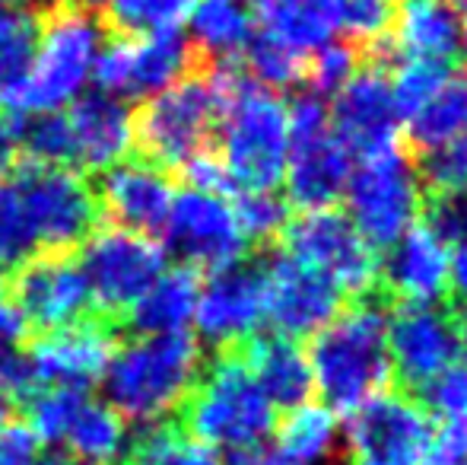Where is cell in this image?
<instances>
[{
  "mask_svg": "<svg viewBox=\"0 0 467 465\" xmlns=\"http://www.w3.org/2000/svg\"><path fill=\"white\" fill-rule=\"evenodd\" d=\"M239 77L235 64H197L169 90L143 100L130 118V153L179 175L194 156L213 150Z\"/></svg>",
  "mask_w": 467,
  "mask_h": 465,
  "instance_id": "6da1fadb",
  "label": "cell"
},
{
  "mask_svg": "<svg viewBox=\"0 0 467 465\" xmlns=\"http://www.w3.org/2000/svg\"><path fill=\"white\" fill-rule=\"evenodd\" d=\"M308 370L312 386L334 415H353L388 392L391 357H388V310L379 297H359L353 306L312 335Z\"/></svg>",
  "mask_w": 467,
  "mask_h": 465,
  "instance_id": "7a4b0ae2",
  "label": "cell"
},
{
  "mask_svg": "<svg viewBox=\"0 0 467 465\" xmlns=\"http://www.w3.org/2000/svg\"><path fill=\"white\" fill-rule=\"evenodd\" d=\"M179 428L188 437L229 453L261 449V443L277 430V408L254 383L242 344L216 351V357L201 366L185 402L179 405Z\"/></svg>",
  "mask_w": 467,
  "mask_h": 465,
  "instance_id": "3957f363",
  "label": "cell"
},
{
  "mask_svg": "<svg viewBox=\"0 0 467 465\" xmlns=\"http://www.w3.org/2000/svg\"><path fill=\"white\" fill-rule=\"evenodd\" d=\"M109 26L102 10L80 4L51 0L42 6V42L32 70L16 90L0 96V112L32 115L57 112L77 100L83 83L93 74V64L109 42Z\"/></svg>",
  "mask_w": 467,
  "mask_h": 465,
  "instance_id": "277c9868",
  "label": "cell"
},
{
  "mask_svg": "<svg viewBox=\"0 0 467 465\" xmlns=\"http://www.w3.org/2000/svg\"><path fill=\"white\" fill-rule=\"evenodd\" d=\"M197 373L201 344L188 332L121 342L102 373L105 405L124 421L153 424L179 411Z\"/></svg>",
  "mask_w": 467,
  "mask_h": 465,
  "instance_id": "5b68a950",
  "label": "cell"
},
{
  "mask_svg": "<svg viewBox=\"0 0 467 465\" xmlns=\"http://www.w3.org/2000/svg\"><path fill=\"white\" fill-rule=\"evenodd\" d=\"M220 160L235 192H274L283 182L289 156L286 106L277 93L239 77L220 118Z\"/></svg>",
  "mask_w": 467,
  "mask_h": 465,
  "instance_id": "8992f818",
  "label": "cell"
},
{
  "mask_svg": "<svg viewBox=\"0 0 467 465\" xmlns=\"http://www.w3.org/2000/svg\"><path fill=\"white\" fill-rule=\"evenodd\" d=\"M38 255H77L83 242L102 227V211L87 175L77 169L36 166L19 160L10 173Z\"/></svg>",
  "mask_w": 467,
  "mask_h": 465,
  "instance_id": "52a82bcc",
  "label": "cell"
},
{
  "mask_svg": "<svg viewBox=\"0 0 467 465\" xmlns=\"http://www.w3.org/2000/svg\"><path fill=\"white\" fill-rule=\"evenodd\" d=\"M344 195L347 217L369 248H391L423 211V179L400 143L363 156Z\"/></svg>",
  "mask_w": 467,
  "mask_h": 465,
  "instance_id": "ba28073f",
  "label": "cell"
},
{
  "mask_svg": "<svg viewBox=\"0 0 467 465\" xmlns=\"http://www.w3.org/2000/svg\"><path fill=\"white\" fill-rule=\"evenodd\" d=\"M289 156H286V192L289 201L306 211H327L344 198L353 173V153L340 143L331 128V112L318 96L306 93L286 109Z\"/></svg>",
  "mask_w": 467,
  "mask_h": 465,
  "instance_id": "9c48e42d",
  "label": "cell"
},
{
  "mask_svg": "<svg viewBox=\"0 0 467 465\" xmlns=\"http://www.w3.org/2000/svg\"><path fill=\"white\" fill-rule=\"evenodd\" d=\"M286 255L299 261L302 268L315 271L344 293L353 297H369L379 284V259L375 248L366 246V239L357 233L350 217L334 207L327 211H306L296 220H289L280 233Z\"/></svg>",
  "mask_w": 467,
  "mask_h": 465,
  "instance_id": "30bf717a",
  "label": "cell"
},
{
  "mask_svg": "<svg viewBox=\"0 0 467 465\" xmlns=\"http://www.w3.org/2000/svg\"><path fill=\"white\" fill-rule=\"evenodd\" d=\"M77 265L89 284L96 312L118 322L162 274L166 252L147 236L99 227L80 246Z\"/></svg>",
  "mask_w": 467,
  "mask_h": 465,
  "instance_id": "8fae6325",
  "label": "cell"
},
{
  "mask_svg": "<svg viewBox=\"0 0 467 465\" xmlns=\"http://www.w3.org/2000/svg\"><path fill=\"white\" fill-rule=\"evenodd\" d=\"M4 297L23 316L29 338L48 335L96 312L77 255H32L6 274Z\"/></svg>",
  "mask_w": 467,
  "mask_h": 465,
  "instance_id": "7c38bea8",
  "label": "cell"
},
{
  "mask_svg": "<svg viewBox=\"0 0 467 465\" xmlns=\"http://www.w3.org/2000/svg\"><path fill=\"white\" fill-rule=\"evenodd\" d=\"M162 242L166 252L191 271H220L239 261L248 248L233 207L220 195L194 188L175 195Z\"/></svg>",
  "mask_w": 467,
  "mask_h": 465,
  "instance_id": "4fadbf2b",
  "label": "cell"
},
{
  "mask_svg": "<svg viewBox=\"0 0 467 465\" xmlns=\"http://www.w3.org/2000/svg\"><path fill=\"white\" fill-rule=\"evenodd\" d=\"M89 185L102 211V227L147 236V239L166 230L175 201V175L156 163L128 153L115 166L99 173Z\"/></svg>",
  "mask_w": 467,
  "mask_h": 465,
  "instance_id": "5bb4252c",
  "label": "cell"
},
{
  "mask_svg": "<svg viewBox=\"0 0 467 465\" xmlns=\"http://www.w3.org/2000/svg\"><path fill=\"white\" fill-rule=\"evenodd\" d=\"M197 335L216 351L239 348L265 322V261H233L210 271L194 306Z\"/></svg>",
  "mask_w": 467,
  "mask_h": 465,
  "instance_id": "9a60e30c",
  "label": "cell"
},
{
  "mask_svg": "<svg viewBox=\"0 0 467 465\" xmlns=\"http://www.w3.org/2000/svg\"><path fill=\"white\" fill-rule=\"evenodd\" d=\"M388 357L391 373L407 389L423 392L436 376L462 360V338L451 310L400 306L388 316Z\"/></svg>",
  "mask_w": 467,
  "mask_h": 465,
  "instance_id": "2e32d148",
  "label": "cell"
},
{
  "mask_svg": "<svg viewBox=\"0 0 467 465\" xmlns=\"http://www.w3.org/2000/svg\"><path fill=\"white\" fill-rule=\"evenodd\" d=\"M118 344H121V329L115 319L93 312L74 325L32 338L29 357L42 386L89 389L96 379H102Z\"/></svg>",
  "mask_w": 467,
  "mask_h": 465,
  "instance_id": "e0dca14e",
  "label": "cell"
},
{
  "mask_svg": "<svg viewBox=\"0 0 467 465\" xmlns=\"http://www.w3.org/2000/svg\"><path fill=\"white\" fill-rule=\"evenodd\" d=\"M430 430L423 405L400 392H381L350 415L347 443L359 462H420Z\"/></svg>",
  "mask_w": 467,
  "mask_h": 465,
  "instance_id": "ac0fdd59",
  "label": "cell"
},
{
  "mask_svg": "<svg viewBox=\"0 0 467 465\" xmlns=\"http://www.w3.org/2000/svg\"><path fill=\"white\" fill-rule=\"evenodd\" d=\"M340 312V291L289 255L265 261V319L277 335L299 342Z\"/></svg>",
  "mask_w": 467,
  "mask_h": 465,
  "instance_id": "d6986e66",
  "label": "cell"
},
{
  "mask_svg": "<svg viewBox=\"0 0 467 465\" xmlns=\"http://www.w3.org/2000/svg\"><path fill=\"white\" fill-rule=\"evenodd\" d=\"M331 112V128L350 153L369 156L379 150L398 147L400 115L391 96V80L379 64L359 68L337 90Z\"/></svg>",
  "mask_w": 467,
  "mask_h": 465,
  "instance_id": "ffe728a7",
  "label": "cell"
},
{
  "mask_svg": "<svg viewBox=\"0 0 467 465\" xmlns=\"http://www.w3.org/2000/svg\"><path fill=\"white\" fill-rule=\"evenodd\" d=\"M451 252L426 224H413L388 252L381 268L385 287L404 306H432L449 291Z\"/></svg>",
  "mask_w": 467,
  "mask_h": 465,
  "instance_id": "44dd1931",
  "label": "cell"
},
{
  "mask_svg": "<svg viewBox=\"0 0 467 465\" xmlns=\"http://www.w3.org/2000/svg\"><path fill=\"white\" fill-rule=\"evenodd\" d=\"M130 106L118 96L89 93L70 106L67 122L77 143V173L99 175L130 153Z\"/></svg>",
  "mask_w": 467,
  "mask_h": 465,
  "instance_id": "7402d4cb",
  "label": "cell"
},
{
  "mask_svg": "<svg viewBox=\"0 0 467 465\" xmlns=\"http://www.w3.org/2000/svg\"><path fill=\"white\" fill-rule=\"evenodd\" d=\"M385 48L388 58L449 64L462 51V13L449 0H404Z\"/></svg>",
  "mask_w": 467,
  "mask_h": 465,
  "instance_id": "603a6c76",
  "label": "cell"
},
{
  "mask_svg": "<svg viewBox=\"0 0 467 465\" xmlns=\"http://www.w3.org/2000/svg\"><path fill=\"white\" fill-rule=\"evenodd\" d=\"M197 64L203 61L194 55L188 36H182L179 29H162L143 38H128L121 100L124 96L150 100V96L169 90L175 80H182Z\"/></svg>",
  "mask_w": 467,
  "mask_h": 465,
  "instance_id": "cb8c5ba5",
  "label": "cell"
},
{
  "mask_svg": "<svg viewBox=\"0 0 467 465\" xmlns=\"http://www.w3.org/2000/svg\"><path fill=\"white\" fill-rule=\"evenodd\" d=\"M197 293H201L197 271L182 265H175L172 271H162L153 280V287L118 319L121 338L124 335L156 338V335H179V332H185L188 322L194 319Z\"/></svg>",
  "mask_w": 467,
  "mask_h": 465,
  "instance_id": "d4e9b609",
  "label": "cell"
},
{
  "mask_svg": "<svg viewBox=\"0 0 467 465\" xmlns=\"http://www.w3.org/2000/svg\"><path fill=\"white\" fill-rule=\"evenodd\" d=\"M242 357H245L248 370H252L254 383L267 396L274 408H299L308 405L312 396V370H308V357L299 348V342H289L283 335L274 338H248L242 344Z\"/></svg>",
  "mask_w": 467,
  "mask_h": 465,
  "instance_id": "484cf974",
  "label": "cell"
},
{
  "mask_svg": "<svg viewBox=\"0 0 467 465\" xmlns=\"http://www.w3.org/2000/svg\"><path fill=\"white\" fill-rule=\"evenodd\" d=\"M188 23V42L203 64H233L254 38V16L245 0H194Z\"/></svg>",
  "mask_w": 467,
  "mask_h": 465,
  "instance_id": "4316f807",
  "label": "cell"
},
{
  "mask_svg": "<svg viewBox=\"0 0 467 465\" xmlns=\"http://www.w3.org/2000/svg\"><path fill=\"white\" fill-rule=\"evenodd\" d=\"M261 32L308 58L337 32L331 0H261Z\"/></svg>",
  "mask_w": 467,
  "mask_h": 465,
  "instance_id": "83f0119b",
  "label": "cell"
},
{
  "mask_svg": "<svg viewBox=\"0 0 467 465\" xmlns=\"http://www.w3.org/2000/svg\"><path fill=\"white\" fill-rule=\"evenodd\" d=\"M340 424L325 405H299L286 411L277 428V449L274 456L283 465H325L337 453Z\"/></svg>",
  "mask_w": 467,
  "mask_h": 465,
  "instance_id": "f1b7e54d",
  "label": "cell"
},
{
  "mask_svg": "<svg viewBox=\"0 0 467 465\" xmlns=\"http://www.w3.org/2000/svg\"><path fill=\"white\" fill-rule=\"evenodd\" d=\"M61 447L70 453V460L87 465L115 462L128 449V421L118 411H111L105 402L87 398L74 421L64 430Z\"/></svg>",
  "mask_w": 467,
  "mask_h": 465,
  "instance_id": "f546056e",
  "label": "cell"
},
{
  "mask_svg": "<svg viewBox=\"0 0 467 465\" xmlns=\"http://www.w3.org/2000/svg\"><path fill=\"white\" fill-rule=\"evenodd\" d=\"M467 131V77L451 74L436 96L407 118V141L417 153L430 156Z\"/></svg>",
  "mask_w": 467,
  "mask_h": 465,
  "instance_id": "4dcf8cb0",
  "label": "cell"
},
{
  "mask_svg": "<svg viewBox=\"0 0 467 465\" xmlns=\"http://www.w3.org/2000/svg\"><path fill=\"white\" fill-rule=\"evenodd\" d=\"M42 42V6H0V96L29 77Z\"/></svg>",
  "mask_w": 467,
  "mask_h": 465,
  "instance_id": "1f68e13d",
  "label": "cell"
},
{
  "mask_svg": "<svg viewBox=\"0 0 467 465\" xmlns=\"http://www.w3.org/2000/svg\"><path fill=\"white\" fill-rule=\"evenodd\" d=\"M19 160L36 166L77 169V143L67 112H32L16 115Z\"/></svg>",
  "mask_w": 467,
  "mask_h": 465,
  "instance_id": "d6a6232c",
  "label": "cell"
},
{
  "mask_svg": "<svg viewBox=\"0 0 467 465\" xmlns=\"http://www.w3.org/2000/svg\"><path fill=\"white\" fill-rule=\"evenodd\" d=\"M194 0H105L102 19L111 36L143 38L162 29H179Z\"/></svg>",
  "mask_w": 467,
  "mask_h": 465,
  "instance_id": "836d02e7",
  "label": "cell"
},
{
  "mask_svg": "<svg viewBox=\"0 0 467 465\" xmlns=\"http://www.w3.org/2000/svg\"><path fill=\"white\" fill-rule=\"evenodd\" d=\"M134 465H223L216 449L188 437L179 424H153L134 440Z\"/></svg>",
  "mask_w": 467,
  "mask_h": 465,
  "instance_id": "e575fe53",
  "label": "cell"
},
{
  "mask_svg": "<svg viewBox=\"0 0 467 465\" xmlns=\"http://www.w3.org/2000/svg\"><path fill=\"white\" fill-rule=\"evenodd\" d=\"M331 13L334 29L372 51L391 36L398 0H331Z\"/></svg>",
  "mask_w": 467,
  "mask_h": 465,
  "instance_id": "d590c367",
  "label": "cell"
},
{
  "mask_svg": "<svg viewBox=\"0 0 467 465\" xmlns=\"http://www.w3.org/2000/svg\"><path fill=\"white\" fill-rule=\"evenodd\" d=\"M242 55H245V64H248V70H252L254 83L271 90V93L274 90L296 87V83H302V77H306V58L289 51L286 45L274 42L265 32H258Z\"/></svg>",
  "mask_w": 467,
  "mask_h": 465,
  "instance_id": "8d00e7d4",
  "label": "cell"
},
{
  "mask_svg": "<svg viewBox=\"0 0 467 465\" xmlns=\"http://www.w3.org/2000/svg\"><path fill=\"white\" fill-rule=\"evenodd\" d=\"M32 255H38L36 233H32L10 175H6V179H0V268L13 271Z\"/></svg>",
  "mask_w": 467,
  "mask_h": 465,
  "instance_id": "74e56055",
  "label": "cell"
},
{
  "mask_svg": "<svg viewBox=\"0 0 467 465\" xmlns=\"http://www.w3.org/2000/svg\"><path fill=\"white\" fill-rule=\"evenodd\" d=\"M451 77L449 64L436 61H400V68L391 77V96L398 106L400 122L417 115L432 96L442 90V83Z\"/></svg>",
  "mask_w": 467,
  "mask_h": 465,
  "instance_id": "f35d334b",
  "label": "cell"
},
{
  "mask_svg": "<svg viewBox=\"0 0 467 465\" xmlns=\"http://www.w3.org/2000/svg\"><path fill=\"white\" fill-rule=\"evenodd\" d=\"M233 214L239 220V230L245 242H271L289 224L286 201L274 192H235Z\"/></svg>",
  "mask_w": 467,
  "mask_h": 465,
  "instance_id": "ab89813d",
  "label": "cell"
},
{
  "mask_svg": "<svg viewBox=\"0 0 467 465\" xmlns=\"http://www.w3.org/2000/svg\"><path fill=\"white\" fill-rule=\"evenodd\" d=\"M359 70V48L350 42H327L306 58V77L302 83L312 87V96L337 93L347 80Z\"/></svg>",
  "mask_w": 467,
  "mask_h": 465,
  "instance_id": "60d3db41",
  "label": "cell"
},
{
  "mask_svg": "<svg viewBox=\"0 0 467 465\" xmlns=\"http://www.w3.org/2000/svg\"><path fill=\"white\" fill-rule=\"evenodd\" d=\"M420 179L432 188V195L467 192V131L462 137H455L451 143H445L442 150L423 156Z\"/></svg>",
  "mask_w": 467,
  "mask_h": 465,
  "instance_id": "b9f144b4",
  "label": "cell"
},
{
  "mask_svg": "<svg viewBox=\"0 0 467 465\" xmlns=\"http://www.w3.org/2000/svg\"><path fill=\"white\" fill-rule=\"evenodd\" d=\"M420 398H426L442 421H467V360H458L442 376L432 379Z\"/></svg>",
  "mask_w": 467,
  "mask_h": 465,
  "instance_id": "7bdbcfd3",
  "label": "cell"
},
{
  "mask_svg": "<svg viewBox=\"0 0 467 465\" xmlns=\"http://www.w3.org/2000/svg\"><path fill=\"white\" fill-rule=\"evenodd\" d=\"M426 227L449 246L467 242V192H439L426 201Z\"/></svg>",
  "mask_w": 467,
  "mask_h": 465,
  "instance_id": "ee69618b",
  "label": "cell"
},
{
  "mask_svg": "<svg viewBox=\"0 0 467 465\" xmlns=\"http://www.w3.org/2000/svg\"><path fill=\"white\" fill-rule=\"evenodd\" d=\"M42 389L38 383V373L36 364L29 357V348L16 344V348H0V396L6 402H29L36 392Z\"/></svg>",
  "mask_w": 467,
  "mask_h": 465,
  "instance_id": "f6af8a7d",
  "label": "cell"
},
{
  "mask_svg": "<svg viewBox=\"0 0 467 465\" xmlns=\"http://www.w3.org/2000/svg\"><path fill=\"white\" fill-rule=\"evenodd\" d=\"M417 465H467V421H439Z\"/></svg>",
  "mask_w": 467,
  "mask_h": 465,
  "instance_id": "bcb514c9",
  "label": "cell"
},
{
  "mask_svg": "<svg viewBox=\"0 0 467 465\" xmlns=\"http://www.w3.org/2000/svg\"><path fill=\"white\" fill-rule=\"evenodd\" d=\"M42 456V443L26 424H10L0 434V465H32Z\"/></svg>",
  "mask_w": 467,
  "mask_h": 465,
  "instance_id": "7dc6e473",
  "label": "cell"
},
{
  "mask_svg": "<svg viewBox=\"0 0 467 465\" xmlns=\"http://www.w3.org/2000/svg\"><path fill=\"white\" fill-rule=\"evenodd\" d=\"M19 163V143H16V115L0 112V179L13 173Z\"/></svg>",
  "mask_w": 467,
  "mask_h": 465,
  "instance_id": "c3c4849f",
  "label": "cell"
},
{
  "mask_svg": "<svg viewBox=\"0 0 467 465\" xmlns=\"http://www.w3.org/2000/svg\"><path fill=\"white\" fill-rule=\"evenodd\" d=\"M26 338H29V332H26L23 316H19L10 300L0 297V348H16Z\"/></svg>",
  "mask_w": 467,
  "mask_h": 465,
  "instance_id": "681fc988",
  "label": "cell"
},
{
  "mask_svg": "<svg viewBox=\"0 0 467 465\" xmlns=\"http://www.w3.org/2000/svg\"><path fill=\"white\" fill-rule=\"evenodd\" d=\"M449 287L458 293V300H462V306H467V242H464V246H458V252L451 255Z\"/></svg>",
  "mask_w": 467,
  "mask_h": 465,
  "instance_id": "f907efd6",
  "label": "cell"
},
{
  "mask_svg": "<svg viewBox=\"0 0 467 465\" xmlns=\"http://www.w3.org/2000/svg\"><path fill=\"white\" fill-rule=\"evenodd\" d=\"M229 465H283L274 453H265V449H248V453H233Z\"/></svg>",
  "mask_w": 467,
  "mask_h": 465,
  "instance_id": "816d5d0a",
  "label": "cell"
},
{
  "mask_svg": "<svg viewBox=\"0 0 467 465\" xmlns=\"http://www.w3.org/2000/svg\"><path fill=\"white\" fill-rule=\"evenodd\" d=\"M32 465H87V462H77L70 456H38Z\"/></svg>",
  "mask_w": 467,
  "mask_h": 465,
  "instance_id": "f5cc1de1",
  "label": "cell"
},
{
  "mask_svg": "<svg viewBox=\"0 0 467 465\" xmlns=\"http://www.w3.org/2000/svg\"><path fill=\"white\" fill-rule=\"evenodd\" d=\"M6 428H10V402L0 396V434H4Z\"/></svg>",
  "mask_w": 467,
  "mask_h": 465,
  "instance_id": "db71d44e",
  "label": "cell"
},
{
  "mask_svg": "<svg viewBox=\"0 0 467 465\" xmlns=\"http://www.w3.org/2000/svg\"><path fill=\"white\" fill-rule=\"evenodd\" d=\"M64 4H80V6H93V10H102L105 0H64Z\"/></svg>",
  "mask_w": 467,
  "mask_h": 465,
  "instance_id": "11a10c76",
  "label": "cell"
},
{
  "mask_svg": "<svg viewBox=\"0 0 467 465\" xmlns=\"http://www.w3.org/2000/svg\"><path fill=\"white\" fill-rule=\"evenodd\" d=\"M462 51H464V58H467V13L462 16Z\"/></svg>",
  "mask_w": 467,
  "mask_h": 465,
  "instance_id": "9f6ffc18",
  "label": "cell"
},
{
  "mask_svg": "<svg viewBox=\"0 0 467 465\" xmlns=\"http://www.w3.org/2000/svg\"><path fill=\"white\" fill-rule=\"evenodd\" d=\"M29 0H0V6H26Z\"/></svg>",
  "mask_w": 467,
  "mask_h": 465,
  "instance_id": "6f0895ef",
  "label": "cell"
},
{
  "mask_svg": "<svg viewBox=\"0 0 467 465\" xmlns=\"http://www.w3.org/2000/svg\"><path fill=\"white\" fill-rule=\"evenodd\" d=\"M359 465H417V462H359Z\"/></svg>",
  "mask_w": 467,
  "mask_h": 465,
  "instance_id": "680465c9",
  "label": "cell"
}]
</instances>
